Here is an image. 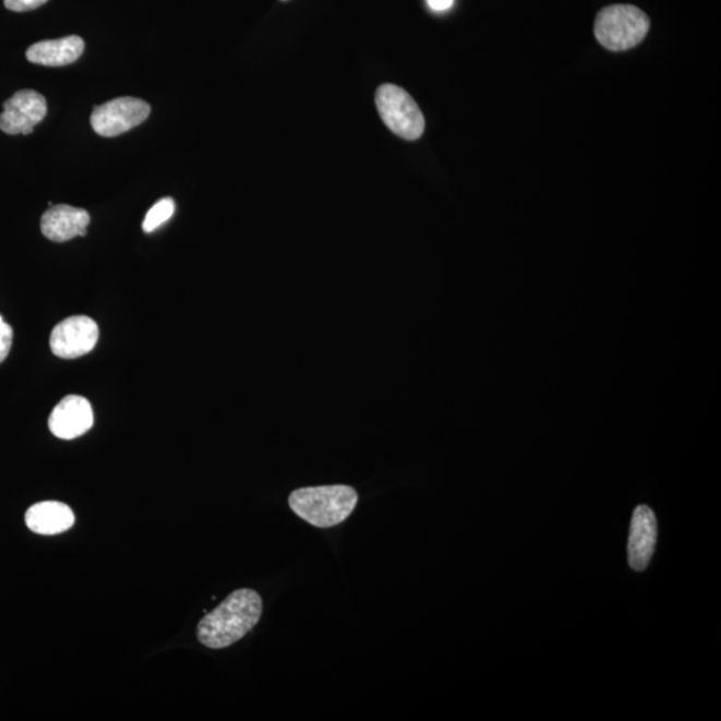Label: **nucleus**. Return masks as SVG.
Instances as JSON below:
<instances>
[{
	"label": "nucleus",
	"instance_id": "1",
	"mask_svg": "<svg viewBox=\"0 0 721 721\" xmlns=\"http://www.w3.org/2000/svg\"><path fill=\"white\" fill-rule=\"evenodd\" d=\"M262 599L253 589H238L216 610L201 620L196 636L201 645L212 649L228 648L245 637L262 616Z\"/></svg>",
	"mask_w": 721,
	"mask_h": 721
},
{
	"label": "nucleus",
	"instance_id": "2",
	"mask_svg": "<svg viewBox=\"0 0 721 721\" xmlns=\"http://www.w3.org/2000/svg\"><path fill=\"white\" fill-rule=\"evenodd\" d=\"M357 504L359 493L348 485L301 488L289 496L293 514L317 528H332L347 521Z\"/></svg>",
	"mask_w": 721,
	"mask_h": 721
},
{
	"label": "nucleus",
	"instance_id": "3",
	"mask_svg": "<svg viewBox=\"0 0 721 721\" xmlns=\"http://www.w3.org/2000/svg\"><path fill=\"white\" fill-rule=\"evenodd\" d=\"M649 26L651 22L645 11L630 4H615L600 11L594 35L606 50L625 51L645 40Z\"/></svg>",
	"mask_w": 721,
	"mask_h": 721
},
{
	"label": "nucleus",
	"instance_id": "4",
	"mask_svg": "<svg viewBox=\"0 0 721 721\" xmlns=\"http://www.w3.org/2000/svg\"><path fill=\"white\" fill-rule=\"evenodd\" d=\"M380 117L393 134L407 141L419 140L425 130V119L419 105L404 88L381 86L375 94Z\"/></svg>",
	"mask_w": 721,
	"mask_h": 721
},
{
	"label": "nucleus",
	"instance_id": "5",
	"mask_svg": "<svg viewBox=\"0 0 721 721\" xmlns=\"http://www.w3.org/2000/svg\"><path fill=\"white\" fill-rule=\"evenodd\" d=\"M151 112L152 107L145 100L131 97L112 99L94 107L92 128L98 135L112 139L140 127Z\"/></svg>",
	"mask_w": 721,
	"mask_h": 721
},
{
	"label": "nucleus",
	"instance_id": "6",
	"mask_svg": "<svg viewBox=\"0 0 721 721\" xmlns=\"http://www.w3.org/2000/svg\"><path fill=\"white\" fill-rule=\"evenodd\" d=\"M98 338L99 329L94 320L86 315H74L53 327L50 347L59 359L74 360L91 353Z\"/></svg>",
	"mask_w": 721,
	"mask_h": 721
},
{
	"label": "nucleus",
	"instance_id": "7",
	"mask_svg": "<svg viewBox=\"0 0 721 721\" xmlns=\"http://www.w3.org/2000/svg\"><path fill=\"white\" fill-rule=\"evenodd\" d=\"M47 103L44 95L34 91L16 92L3 104L0 115V130L9 135H29L35 127L44 121Z\"/></svg>",
	"mask_w": 721,
	"mask_h": 721
},
{
	"label": "nucleus",
	"instance_id": "8",
	"mask_svg": "<svg viewBox=\"0 0 721 721\" xmlns=\"http://www.w3.org/2000/svg\"><path fill=\"white\" fill-rule=\"evenodd\" d=\"M94 424L92 404L85 397L68 396L53 408L49 428L53 436L74 440L91 431Z\"/></svg>",
	"mask_w": 721,
	"mask_h": 721
},
{
	"label": "nucleus",
	"instance_id": "9",
	"mask_svg": "<svg viewBox=\"0 0 721 721\" xmlns=\"http://www.w3.org/2000/svg\"><path fill=\"white\" fill-rule=\"evenodd\" d=\"M658 520L653 510L646 505L637 506L632 517L628 563L637 572L647 569L657 548Z\"/></svg>",
	"mask_w": 721,
	"mask_h": 721
},
{
	"label": "nucleus",
	"instance_id": "10",
	"mask_svg": "<svg viewBox=\"0 0 721 721\" xmlns=\"http://www.w3.org/2000/svg\"><path fill=\"white\" fill-rule=\"evenodd\" d=\"M91 224V214L85 208L69 205L51 206L40 219V230L47 240L65 242L75 237H85Z\"/></svg>",
	"mask_w": 721,
	"mask_h": 721
},
{
	"label": "nucleus",
	"instance_id": "11",
	"mask_svg": "<svg viewBox=\"0 0 721 721\" xmlns=\"http://www.w3.org/2000/svg\"><path fill=\"white\" fill-rule=\"evenodd\" d=\"M85 51V41L76 35L61 39L44 40L26 52L29 62L49 68H62L77 61Z\"/></svg>",
	"mask_w": 721,
	"mask_h": 721
},
{
	"label": "nucleus",
	"instance_id": "12",
	"mask_svg": "<svg viewBox=\"0 0 721 721\" xmlns=\"http://www.w3.org/2000/svg\"><path fill=\"white\" fill-rule=\"evenodd\" d=\"M26 526L34 533L52 536L73 528L75 516L69 505L59 502L38 503L28 508Z\"/></svg>",
	"mask_w": 721,
	"mask_h": 721
},
{
	"label": "nucleus",
	"instance_id": "13",
	"mask_svg": "<svg viewBox=\"0 0 721 721\" xmlns=\"http://www.w3.org/2000/svg\"><path fill=\"white\" fill-rule=\"evenodd\" d=\"M176 202L171 199H163L155 204L143 219L142 229L145 232L157 230L159 226L168 223L175 216Z\"/></svg>",
	"mask_w": 721,
	"mask_h": 721
},
{
	"label": "nucleus",
	"instance_id": "14",
	"mask_svg": "<svg viewBox=\"0 0 721 721\" xmlns=\"http://www.w3.org/2000/svg\"><path fill=\"white\" fill-rule=\"evenodd\" d=\"M13 327L4 323L2 315H0V363L8 359L11 347H13Z\"/></svg>",
	"mask_w": 721,
	"mask_h": 721
},
{
	"label": "nucleus",
	"instance_id": "15",
	"mask_svg": "<svg viewBox=\"0 0 721 721\" xmlns=\"http://www.w3.org/2000/svg\"><path fill=\"white\" fill-rule=\"evenodd\" d=\"M47 0H4V5L11 11L23 13V11H32L44 5Z\"/></svg>",
	"mask_w": 721,
	"mask_h": 721
},
{
	"label": "nucleus",
	"instance_id": "16",
	"mask_svg": "<svg viewBox=\"0 0 721 721\" xmlns=\"http://www.w3.org/2000/svg\"><path fill=\"white\" fill-rule=\"evenodd\" d=\"M428 4L433 10L445 11L452 8L453 0H428Z\"/></svg>",
	"mask_w": 721,
	"mask_h": 721
}]
</instances>
